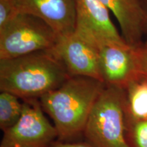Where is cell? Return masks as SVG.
I'll list each match as a JSON object with an SVG mask.
<instances>
[{"mask_svg": "<svg viewBox=\"0 0 147 147\" xmlns=\"http://www.w3.org/2000/svg\"><path fill=\"white\" fill-rule=\"evenodd\" d=\"M126 121L147 120V79L141 77L125 89Z\"/></svg>", "mask_w": 147, "mask_h": 147, "instance_id": "cell-11", "label": "cell"}, {"mask_svg": "<svg viewBox=\"0 0 147 147\" xmlns=\"http://www.w3.org/2000/svg\"><path fill=\"white\" fill-rule=\"evenodd\" d=\"M127 138L130 147H147V120L126 121Z\"/></svg>", "mask_w": 147, "mask_h": 147, "instance_id": "cell-13", "label": "cell"}, {"mask_svg": "<svg viewBox=\"0 0 147 147\" xmlns=\"http://www.w3.org/2000/svg\"><path fill=\"white\" fill-rule=\"evenodd\" d=\"M99 68L106 86L122 89L142 76L138 48L126 42L106 41L99 44Z\"/></svg>", "mask_w": 147, "mask_h": 147, "instance_id": "cell-6", "label": "cell"}, {"mask_svg": "<svg viewBox=\"0 0 147 147\" xmlns=\"http://www.w3.org/2000/svg\"><path fill=\"white\" fill-rule=\"evenodd\" d=\"M125 89L106 86L88 119L82 136L91 147H130L127 138Z\"/></svg>", "mask_w": 147, "mask_h": 147, "instance_id": "cell-3", "label": "cell"}, {"mask_svg": "<svg viewBox=\"0 0 147 147\" xmlns=\"http://www.w3.org/2000/svg\"><path fill=\"white\" fill-rule=\"evenodd\" d=\"M22 102L21 118L3 131L0 147H49L57 140V131L45 117L39 99H25Z\"/></svg>", "mask_w": 147, "mask_h": 147, "instance_id": "cell-5", "label": "cell"}, {"mask_svg": "<svg viewBox=\"0 0 147 147\" xmlns=\"http://www.w3.org/2000/svg\"><path fill=\"white\" fill-rule=\"evenodd\" d=\"M138 49L140 61L141 72L142 77L147 79V38Z\"/></svg>", "mask_w": 147, "mask_h": 147, "instance_id": "cell-15", "label": "cell"}, {"mask_svg": "<svg viewBox=\"0 0 147 147\" xmlns=\"http://www.w3.org/2000/svg\"><path fill=\"white\" fill-rule=\"evenodd\" d=\"M118 22L121 36L129 45L139 48L147 36V12L142 0H100Z\"/></svg>", "mask_w": 147, "mask_h": 147, "instance_id": "cell-10", "label": "cell"}, {"mask_svg": "<svg viewBox=\"0 0 147 147\" xmlns=\"http://www.w3.org/2000/svg\"><path fill=\"white\" fill-rule=\"evenodd\" d=\"M18 12L36 16L55 31L59 37L76 29V0H13Z\"/></svg>", "mask_w": 147, "mask_h": 147, "instance_id": "cell-9", "label": "cell"}, {"mask_svg": "<svg viewBox=\"0 0 147 147\" xmlns=\"http://www.w3.org/2000/svg\"><path fill=\"white\" fill-rule=\"evenodd\" d=\"M49 147H91L85 142H61L57 140Z\"/></svg>", "mask_w": 147, "mask_h": 147, "instance_id": "cell-16", "label": "cell"}, {"mask_svg": "<svg viewBox=\"0 0 147 147\" xmlns=\"http://www.w3.org/2000/svg\"><path fill=\"white\" fill-rule=\"evenodd\" d=\"M18 13L13 0H0V29Z\"/></svg>", "mask_w": 147, "mask_h": 147, "instance_id": "cell-14", "label": "cell"}, {"mask_svg": "<svg viewBox=\"0 0 147 147\" xmlns=\"http://www.w3.org/2000/svg\"><path fill=\"white\" fill-rule=\"evenodd\" d=\"M69 77L51 50L0 59V90L21 100L39 99L59 87Z\"/></svg>", "mask_w": 147, "mask_h": 147, "instance_id": "cell-2", "label": "cell"}, {"mask_svg": "<svg viewBox=\"0 0 147 147\" xmlns=\"http://www.w3.org/2000/svg\"><path fill=\"white\" fill-rule=\"evenodd\" d=\"M142 2H143V4H144L145 10H146L147 12V0H142Z\"/></svg>", "mask_w": 147, "mask_h": 147, "instance_id": "cell-17", "label": "cell"}, {"mask_svg": "<svg viewBox=\"0 0 147 147\" xmlns=\"http://www.w3.org/2000/svg\"><path fill=\"white\" fill-rule=\"evenodd\" d=\"M23 102L12 93L1 91L0 93V128L3 131L14 126L21 118Z\"/></svg>", "mask_w": 147, "mask_h": 147, "instance_id": "cell-12", "label": "cell"}, {"mask_svg": "<svg viewBox=\"0 0 147 147\" xmlns=\"http://www.w3.org/2000/svg\"><path fill=\"white\" fill-rule=\"evenodd\" d=\"M58 38L55 31L40 18L18 12L0 29V59L51 50Z\"/></svg>", "mask_w": 147, "mask_h": 147, "instance_id": "cell-4", "label": "cell"}, {"mask_svg": "<svg viewBox=\"0 0 147 147\" xmlns=\"http://www.w3.org/2000/svg\"><path fill=\"white\" fill-rule=\"evenodd\" d=\"M106 87L87 76H70L59 87L39 98L45 113L53 119L57 140L75 142L83 131L95 102Z\"/></svg>", "mask_w": 147, "mask_h": 147, "instance_id": "cell-1", "label": "cell"}, {"mask_svg": "<svg viewBox=\"0 0 147 147\" xmlns=\"http://www.w3.org/2000/svg\"><path fill=\"white\" fill-rule=\"evenodd\" d=\"M51 51L70 76H87L102 81L99 68L98 46L87 37L76 31L60 36Z\"/></svg>", "mask_w": 147, "mask_h": 147, "instance_id": "cell-7", "label": "cell"}, {"mask_svg": "<svg viewBox=\"0 0 147 147\" xmlns=\"http://www.w3.org/2000/svg\"><path fill=\"white\" fill-rule=\"evenodd\" d=\"M76 5L75 31L97 45L106 41L126 42L112 21L109 10L100 0H76Z\"/></svg>", "mask_w": 147, "mask_h": 147, "instance_id": "cell-8", "label": "cell"}]
</instances>
